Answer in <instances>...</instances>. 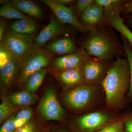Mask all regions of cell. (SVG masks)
Segmentation results:
<instances>
[{"label": "cell", "mask_w": 132, "mask_h": 132, "mask_svg": "<svg viewBox=\"0 0 132 132\" xmlns=\"http://www.w3.org/2000/svg\"><path fill=\"white\" fill-rule=\"evenodd\" d=\"M111 28L103 22L88 31L82 47L89 56L109 62L125 55L122 44Z\"/></svg>", "instance_id": "cell-1"}, {"label": "cell", "mask_w": 132, "mask_h": 132, "mask_svg": "<svg viewBox=\"0 0 132 132\" xmlns=\"http://www.w3.org/2000/svg\"><path fill=\"white\" fill-rule=\"evenodd\" d=\"M109 108L116 109L125 102V95L130 84V71L127 59L119 57L111 64L101 83Z\"/></svg>", "instance_id": "cell-2"}, {"label": "cell", "mask_w": 132, "mask_h": 132, "mask_svg": "<svg viewBox=\"0 0 132 132\" xmlns=\"http://www.w3.org/2000/svg\"><path fill=\"white\" fill-rule=\"evenodd\" d=\"M54 56L44 48L33 45L21 61L20 68L15 86L23 90L29 77L41 69L48 67Z\"/></svg>", "instance_id": "cell-3"}, {"label": "cell", "mask_w": 132, "mask_h": 132, "mask_svg": "<svg viewBox=\"0 0 132 132\" xmlns=\"http://www.w3.org/2000/svg\"><path fill=\"white\" fill-rule=\"evenodd\" d=\"M37 111L42 118L47 121H62L65 112L59 101L56 89L49 85L46 87L38 103Z\"/></svg>", "instance_id": "cell-4"}, {"label": "cell", "mask_w": 132, "mask_h": 132, "mask_svg": "<svg viewBox=\"0 0 132 132\" xmlns=\"http://www.w3.org/2000/svg\"><path fill=\"white\" fill-rule=\"evenodd\" d=\"M98 85L82 84L73 90L64 92L62 100L68 108L72 111H80L92 104L97 94Z\"/></svg>", "instance_id": "cell-5"}, {"label": "cell", "mask_w": 132, "mask_h": 132, "mask_svg": "<svg viewBox=\"0 0 132 132\" xmlns=\"http://www.w3.org/2000/svg\"><path fill=\"white\" fill-rule=\"evenodd\" d=\"M34 35H25L6 29L1 41L2 46L10 53L12 57L20 62L24 55L34 45Z\"/></svg>", "instance_id": "cell-6"}, {"label": "cell", "mask_w": 132, "mask_h": 132, "mask_svg": "<svg viewBox=\"0 0 132 132\" xmlns=\"http://www.w3.org/2000/svg\"><path fill=\"white\" fill-rule=\"evenodd\" d=\"M90 57L82 47L71 54L54 57L47 67L48 72L53 74L60 71L81 68Z\"/></svg>", "instance_id": "cell-7"}, {"label": "cell", "mask_w": 132, "mask_h": 132, "mask_svg": "<svg viewBox=\"0 0 132 132\" xmlns=\"http://www.w3.org/2000/svg\"><path fill=\"white\" fill-rule=\"evenodd\" d=\"M112 122V119L108 114L95 112L78 117L73 127L77 132H95Z\"/></svg>", "instance_id": "cell-8"}, {"label": "cell", "mask_w": 132, "mask_h": 132, "mask_svg": "<svg viewBox=\"0 0 132 132\" xmlns=\"http://www.w3.org/2000/svg\"><path fill=\"white\" fill-rule=\"evenodd\" d=\"M109 62L95 57H89L81 68L83 84L93 86L101 83L110 67Z\"/></svg>", "instance_id": "cell-9"}, {"label": "cell", "mask_w": 132, "mask_h": 132, "mask_svg": "<svg viewBox=\"0 0 132 132\" xmlns=\"http://www.w3.org/2000/svg\"><path fill=\"white\" fill-rule=\"evenodd\" d=\"M40 1L51 9L61 23L71 25L83 32H88L90 29L78 20L71 8L62 6L56 0H42Z\"/></svg>", "instance_id": "cell-10"}, {"label": "cell", "mask_w": 132, "mask_h": 132, "mask_svg": "<svg viewBox=\"0 0 132 132\" xmlns=\"http://www.w3.org/2000/svg\"><path fill=\"white\" fill-rule=\"evenodd\" d=\"M20 68V62L12 57L6 64L0 68L1 96H7L14 85Z\"/></svg>", "instance_id": "cell-11"}, {"label": "cell", "mask_w": 132, "mask_h": 132, "mask_svg": "<svg viewBox=\"0 0 132 132\" xmlns=\"http://www.w3.org/2000/svg\"><path fill=\"white\" fill-rule=\"evenodd\" d=\"M122 5L104 9V23L119 32L132 48V31L125 24L120 15Z\"/></svg>", "instance_id": "cell-12"}, {"label": "cell", "mask_w": 132, "mask_h": 132, "mask_svg": "<svg viewBox=\"0 0 132 132\" xmlns=\"http://www.w3.org/2000/svg\"><path fill=\"white\" fill-rule=\"evenodd\" d=\"M63 24L57 18L52 17L49 23L35 37L34 45L39 47H44L50 41L64 34L67 31Z\"/></svg>", "instance_id": "cell-13"}, {"label": "cell", "mask_w": 132, "mask_h": 132, "mask_svg": "<svg viewBox=\"0 0 132 132\" xmlns=\"http://www.w3.org/2000/svg\"><path fill=\"white\" fill-rule=\"evenodd\" d=\"M52 75L61 86L64 93L73 90L84 84L81 68L60 71Z\"/></svg>", "instance_id": "cell-14"}, {"label": "cell", "mask_w": 132, "mask_h": 132, "mask_svg": "<svg viewBox=\"0 0 132 132\" xmlns=\"http://www.w3.org/2000/svg\"><path fill=\"white\" fill-rule=\"evenodd\" d=\"M44 47L54 55L60 56L73 53L78 49L74 40L68 36L55 38L48 42Z\"/></svg>", "instance_id": "cell-15"}, {"label": "cell", "mask_w": 132, "mask_h": 132, "mask_svg": "<svg viewBox=\"0 0 132 132\" xmlns=\"http://www.w3.org/2000/svg\"><path fill=\"white\" fill-rule=\"evenodd\" d=\"M104 9L94 2L82 12L80 16L81 24L88 28H90L104 22Z\"/></svg>", "instance_id": "cell-16"}, {"label": "cell", "mask_w": 132, "mask_h": 132, "mask_svg": "<svg viewBox=\"0 0 132 132\" xmlns=\"http://www.w3.org/2000/svg\"><path fill=\"white\" fill-rule=\"evenodd\" d=\"M7 96L11 103L21 107L32 105L39 98L36 94L32 93L24 90L9 93Z\"/></svg>", "instance_id": "cell-17"}, {"label": "cell", "mask_w": 132, "mask_h": 132, "mask_svg": "<svg viewBox=\"0 0 132 132\" xmlns=\"http://www.w3.org/2000/svg\"><path fill=\"white\" fill-rule=\"evenodd\" d=\"M52 130L37 111L31 120L15 132H50Z\"/></svg>", "instance_id": "cell-18"}, {"label": "cell", "mask_w": 132, "mask_h": 132, "mask_svg": "<svg viewBox=\"0 0 132 132\" xmlns=\"http://www.w3.org/2000/svg\"><path fill=\"white\" fill-rule=\"evenodd\" d=\"M38 27V24L32 19H20L12 21L10 24L9 29L21 34L32 35Z\"/></svg>", "instance_id": "cell-19"}, {"label": "cell", "mask_w": 132, "mask_h": 132, "mask_svg": "<svg viewBox=\"0 0 132 132\" xmlns=\"http://www.w3.org/2000/svg\"><path fill=\"white\" fill-rule=\"evenodd\" d=\"M11 2L15 7L22 13L36 19H41L43 16L42 9L34 2L29 0H13Z\"/></svg>", "instance_id": "cell-20"}, {"label": "cell", "mask_w": 132, "mask_h": 132, "mask_svg": "<svg viewBox=\"0 0 132 132\" xmlns=\"http://www.w3.org/2000/svg\"><path fill=\"white\" fill-rule=\"evenodd\" d=\"M48 72V69L47 67L41 69L32 74L26 81L23 90L35 94L40 87Z\"/></svg>", "instance_id": "cell-21"}, {"label": "cell", "mask_w": 132, "mask_h": 132, "mask_svg": "<svg viewBox=\"0 0 132 132\" xmlns=\"http://www.w3.org/2000/svg\"><path fill=\"white\" fill-rule=\"evenodd\" d=\"M1 98L2 102L0 105V123L1 124L17 113L22 107L11 103L7 96H1Z\"/></svg>", "instance_id": "cell-22"}, {"label": "cell", "mask_w": 132, "mask_h": 132, "mask_svg": "<svg viewBox=\"0 0 132 132\" xmlns=\"http://www.w3.org/2000/svg\"><path fill=\"white\" fill-rule=\"evenodd\" d=\"M0 15L8 19H31L15 7L10 2L4 1L0 7Z\"/></svg>", "instance_id": "cell-23"}, {"label": "cell", "mask_w": 132, "mask_h": 132, "mask_svg": "<svg viewBox=\"0 0 132 132\" xmlns=\"http://www.w3.org/2000/svg\"><path fill=\"white\" fill-rule=\"evenodd\" d=\"M123 51L127 57L130 71V84L128 92V97H132V48L124 36L121 35Z\"/></svg>", "instance_id": "cell-24"}, {"label": "cell", "mask_w": 132, "mask_h": 132, "mask_svg": "<svg viewBox=\"0 0 132 132\" xmlns=\"http://www.w3.org/2000/svg\"><path fill=\"white\" fill-rule=\"evenodd\" d=\"M35 113V112L31 107H23L15 114V119L16 120L20 121L26 124L32 118Z\"/></svg>", "instance_id": "cell-25"}, {"label": "cell", "mask_w": 132, "mask_h": 132, "mask_svg": "<svg viewBox=\"0 0 132 132\" xmlns=\"http://www.w3.org/2000/svg\"><path fill=\"white\" fill-rule=\"evenodd\" d=\"M15 114L3 123L0 128V132H15L20 128L18 121L15 119Z\"/></svg>", "instance_id": "cell-26"}, {"label": "cell", "mask_w": 132, "mask_h": 132, "mask_svg": "<svg viewBox=\"0 0 132 132\" xmlns=\"http://www.w3.org/2000/svg\"><path fill=\"white\" fill-rule=\"evenodd\" d=\"M123 120L114 121L95 132H124Z\"/></svg>", "instance_id": "cell-27"}, {"label": "cell", "mask_w": 132, "mask_h": 132, "mask_svg": "<svg viewBox=\"0 0 132 132\" xmlns=\"http://www.w3.org/2000/svg\"><path fill=\"white\" fill-rule=\"evenodd\" d=\"M93 0H78L75 2L73 11L77 18L80 17L82 12L89 6L93 4Z\"/></svg>", "instance_id": "cell-28"}, {"label": "cell", "mask_w": 132, "mask_h": 132, "mask_svg": "<svg viewBox=\"0 0 132 132\" xmlns=\"http://www.w3.org/2000/svg\"><path fill=\"white\" fill-rule=\"evenodd\" d=\"M95 1L104 8V9H108L123 5L126 1L122 0H96Z\"/></svg>", "instance_id": "cell-29"}, {"label": "cell", "mask_w": 132, "mask_h": 132, "mask_svg": "<svg viewBox=\"0 0 132 132\" xmlns=\"http://www.w3.org/2000/svg\"><path fill=\"white\" fill-rule=\"evenodd\" d=\"M12 58V55L7 50L0 45V68L6 64Z\"/></svg>", "instance_id": "cell-30"}, {"label": "cell", "mask_w": 132, "mask_h": 132, "mask_svg": "<svg viewBox=\"0 0 132 132\" xmlns=\"http://www.w3.org/2000/svg\"><path fill=\"white\" fill-rule=\"evenodd\" d=\"M122 120L125 132H132V113L126 116Z\"/></svg>", "instance_id": "cell-31"}, {"label": "cell", "mask_w": 132, "mask_h": 132, "mask_svg": "<svg viewBox=\"0 0 132 132\" xmlns=\"http://www.w3.org/2000/svg\"><path fill=\"white\" fill-rule=\"evenodd\" d=\"M131 13H132V1H126L122 5L121 14H126Z\"/></svg>", "instance_id": "cell-32"}, {"label": "cell", "mask_w": 132, "mask_h": 132, "mask_svg": "<svg viewBox=\"0 0 132 132\" xmlns=\"http://www.w3.org/2000/svg\"><path fill=\"white\" fill-rule=\"evenodd\" d=\"M6 26L7 24L6 22L4 21H1L0 22V41L2 40L4 35V33L6 30L5 29Z\"/></svg>", "instance_id": "cell-33"}, {"label": "cell", "mask_w": 132, "mask_h": 132, "mask_svg": "<svg viewBox=\"0 0 132 132\" xmlns=\"http://www.w3.org/2000/svg\"><path fill=\"white\" fill-rule=\"evenodd\" d=\"M57 2L64 6L67 7L73 5L76 1L73 0H56Z\"/></svg>", "instance_id": "cell-34"}, {"label": "cell", "mask_w": 132, "mask_h": 132, "mask_svg": "<svg viewBox=\"0 0 132 132\" xmlns=\"http://www.w3.org/2000/svg\"><path fill=\"white\" fill-rule=\"evenodd\" d=\"M50 132H70L64 128H58L51 130Z\"/></svg>", "instance_id": "cell-35"}, {"label": "cell", "mask_w": 132, "mask_h": 132, "mask_svg": "<svg viewBox=\"0 0 132 132\" xmlns=\"http://www.w3.org/2000/svg\"><path fill=\"white\" fill-rule=\"evenodd\" d=\"M128 22L132 26V16L128 19Z\"/></svg>", "instance_id": "cell-36"}, {"label": "cell", "mask_w": 132, "mask_h": 132, "mask_svg": "<svg viewBox=\"0 0 132 132\" xmlns=\"http://www.w3.org/2000/svg\"></svg>", "instance_id": "cell-37"}]
</instances>
